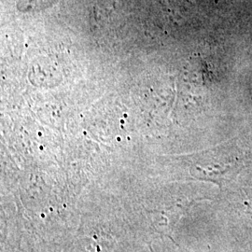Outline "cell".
<instances>
[{"instance_id": "6da1fadb", "label": "cell", "mask_w": 252, "mask_h": 252, "mask_svg": "<svg viewBox=\"0 0 252 252\" xmlns=\"http://www.w3.org/2000/svg\"><path fill=\"white\" fill-rule=\"evenodd\" d=\"M244 165L243 157L236 151V147L228 144L226 150L216 153L206 163H196L191 174L196 179L211 181L222 186L234 180Z\"/></svg>"}]
</instances>
